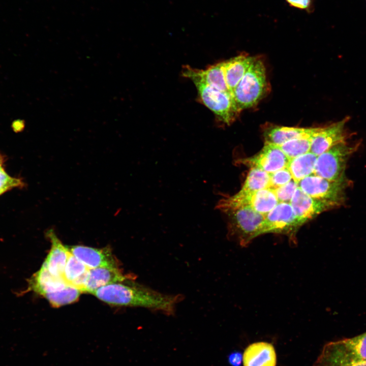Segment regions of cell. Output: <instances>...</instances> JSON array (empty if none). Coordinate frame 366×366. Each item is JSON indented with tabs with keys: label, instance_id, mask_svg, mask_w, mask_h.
<instances>
[{
	"label": "cell",
	"instance_id": "14",
	"mask_svg": "<svg viewBox=\"0 0 366 366\" xmlns=\"http://www.w3.org/2000/svg\"><path fill=\"white\" fill-rule=\"evenodd\" d=\"M182 74L184 77L199 79L220 90L231 94L226 81L224 61L210 65L204 69L186 66L183 67Z\"/></svg>",
	"mask_w": 366,
	"mask_h": 366
},
{
	"label": "cell",
	"instance_id": "13",
	"mask_svg": "<svg viewBox=\"0 0 366 366\" xmlns=\"http://www.w3.org/2000/svg\"><path fill=\"white\" fill-rule=\"evenodd\" d=\"M68 250L88 269L118 268L109 248L96 249L83 246H66Z\"/></svg>",
	"mask_w": 366,
	"mask_h": 366
},
{
	"label": "cell",
	"instance_id": "29",
	"mask_svg": "<svg viewBox=\"0 0 366 366\" xmlns=\"http://www.w3.org/2000/svg\"><path fill=\"white\" fill-rule=\"evenodd\" d=\"M292 176L287 167L270 173V188L276 189L288 183L292 179Z\"/></svg>",
	"mask_w": 366,
	"mask_h": 366
},
{
	"label": "cell",
	"instance_id": "24",
	"mask_svg": "<svg viewBox=\"0 0 366 366\" xmlns=\"http://www.w3.org/2000/svg\"><path fill=\"white\" fill-rule=\"evenodd\" d=\"M88 269L69 251L63 275V279L68 285L72 286L76 281L85 275Z\"/></svg>",
	"mask_w": 366,
	"mask_h": 366
},
{
	"label": "cell",
	"instance_id": "15",
	"mask_svg": "<svg viewBox=\"0 0 366 366\" xmlns=\"http://www.w3.org/2000/svg\"><path fill=\"white\" fill-rule=\"evenodd\" d=\"M47 236L51 242V248L43 264L51 275L63 279L69 251L67 247L62 244L52 229L47 232Z\"/></svg>",
	"mask_w": 366,
	"mask_h": 366
},
{
	"label": "cell",
	"instance_id": "22",
	"mask_svg": "<svg viewBox=\"0 0 366 366\" xmlns=\"http://www.w3.org/2000/svg\"><path fill=\"white\" fill-rule=\"evenodd\" d=\"M270 173L258 168H251L239 192L246 193L270 188Z\"/></svg>",
	"mask_w": 366,
	"mask_h": 366
},
{
	"label": "cell",
	"instance_id": "1",
	"mask_svg": "<svg viewBox=\"0 0 366 366\" xmlns=\"http://www.w3.org/2000/svg\"><path fill=\"white\" fill-rule=\"evenodd\" d=\"M100 300L109 304L142 307L172 315L182 296L159 292L147 287L121 283L110 284L91 293Z\"/></svg>",
	"mask_w": 366,
	"mask_h": 366
},
{
	"label": "cell",
	"instance_id": "27",
	"mask_svg": "<svg viewBox=\"0 0 366 366\" xmlns=\"http://www.w3.org/2000/svg\"><path fill=\"white\" fill-rule=\"evenodd\" d=\"M314 366H366V360L345 361L333 358L321 353Z\"/></svg>",
	"mask_w": 366,
	"mask_h": 366
},
{
	"label": "cell",
	"instance_id": "18",
	"mask_svg": "<svg viewBox=\"0 0 366 366\" xmlns=\"http://www.w3.org/2000/svg\"><path fill=\"white\" fill-rule=\"evenodd\" d=\"M128 277L124 275L118 268L97 267L89 269L82 292L91 293L103 286L126 281Z\"/></svg>",
	"mask_w": 366,
	"mask_h": 366
},
{
	"label": "cell",
	"instance_id": "7",
	"mask_svg": "<svg viewBox=\"0 0 366 366\" xmlns=\"http://www.w3.org/2000/svg\"><path fill=\"white\" fill-rule=\"evenodd\" d=\"M278 203L279 201L273 189L267 188L246 193L238 192L232 196H227L220 200L216 208L221 210L245 206L265 215Z\"/></svg>",
	"mask_w": 366,
	"mask_h": 366
},
{
	"label": "cell",
	"instance_id": "30",
	"mask_svg": "<svg viewBox=\"0 0 366 366\" xmlns=\"http://www.w3.org/2000/svg\"><path fill=\"white\" fill-rule=\"evenodd\" d=\"M291 6L311 13L314 9V0H286Z\"/></svg>",
	"mask_w": 366,
	"mask_h": 366
},
{
	"label": "cell",
	"instance_id": "11",
	"mask_svg": "<svg viewBox=\"0 0 366 366\" xmlns=\"http://www.w3.org/2000/svg\"><path fill=\"white\" fill-rule=\"evenodd\" d=\"M290 204L295 216L302 225L321 213L338 206L331 202L313 198L298 187Z\"/></svg>",
	"mask_w": 366,
	"mask_h": 366
},
{
	"label": "cell",
	"instance_id": "17",
	"mask_svg": "<svg viewBox=\"0 0 366 366\" xmlns=\"http://www.w3.org/2000/svg\"><path fill=\"white\" fill-rule=\"evenodd\" d=\"M317 128H298L268 125L263 129L265 142L281 145L297 138L313 136L320 129Z\"/></svg>",
	"mask_w": 366,
	"mask_h": 366
},
{
	"label": "cell",
	"instance_id": "26",
	"mask_svg": "<svg viewBox=\"0 0 366 366\" xmlns=\"http://www.w3.org/2000/svg\"><path fill=\"white\" fill-rule=\"evenodd\" d=\"M3 159L0 156V195L14 188L23 185L21 179L8 175L3 167Z\"/></svg>",
	"mask_w": 366,
	"mask_h": 366
},
{
	"label": "cell",
	"instance_id": "8",
	"mask_svg": "<svg viewBox=\"0 0 366 366\" xmlns=\"http://www.w3.org/2000/svg\"><path fill=\"white\" fill-rule=\"evenodd\" d=\"M301 225L290 203L279 202L265 215L262 233L285 234L293 243H296V234Z\"/></svg>",
	"mask_w": 366,
	"mask_h": 366
},
{
	"label": "cell",
	"instance_id": "20",
	"mask_svg": "<svg viewBox=\"0 0 366 366\" xmlns=\"http://www.w3.org/2000/svg\"><path fill=\"white\" fill-rule=\"evenodd\" d=\"M67 285L63 279L51 275L43 264L39 270L29 279L27 289L44 296L62 290Z\"/></svg>",
	"mask_w": 366,
	"mask_h": 366
},
{
	"label": "cell",
	"instance_id": "4",
	"mask_svg": "<svg viewBox=\"0 0 366 366\" xmlns=\"http://www.w3.org/2000/svg\"><path fill=\"white\" fill-rule=\"evenodd\" d=\"M190 80L197 88L199 101L214 113L219 121L230 125L238 114L232 95L199 79Z\"/></svg>",
	"mask_w": 366,
	"mask_h": 366
},
{
	"label": "cell",
	"instance_id": "21",
	"mask_svg": "<svg viewBox=\"0 0 366 366\" xmlns=\"http://www.w3.org/2000/svg\"><path fill=\"white\" fill-rule=\"evenodd\" d=\"M317 156L311 152L289 160L287 168L293 179L297 184L304 178L314 174Z\"/></svg>",
	"mask_w": 366,
	"mask_h": 366
},
{
	"label": "cell",
	"instance_id": "10",
	"mask_svg": "<svg viewBox=\"0 0 366 366\" xmlns=\"http://www.w3.org/2000/svg\"><path fill=\"white\" fill-rule=\"evenodd\" d=\"M289 159L279 145L265 142L261 150L256 155L239 160V163L261 169L269 173L287 167Z\"/></svg>",
	"mask_w": 366,
	"mask_h": 366
},
{
	"label": "cell",
	"instance_id": "9",
	"mask_svg": "<svg viewBox=\"0 0 366 366\" xmlns=\"http://www.w3.org/2000/svg\"><path fill=\"white\" fill-rule=\"evenodd\" d=\"M321 353L345 361L366 360V332L356 337L326 344Z\"/></svg>",
	"mask_w": 366,
	"mask_h": 366
},
{
	"label": "cell",
	"instance_id": "12",
	"mask_svg": "<svg viewBox=\"0 0 366 366\" xmlns=\"http://www.w3.org/2000/svg\"><path fill=\"white\" fill-rule=\"evenodd\" d=\"M349 118L346 117L328 126L320 127L312 138L310 152L318 156L332 146L346 141L345 125Z\"/></svg>",
	"mask_w": 366,
	"mask_h": 366
},
{
	"label": "cell",
	"instance_id": "6",
	"mask_svg": "<svg viewBox=\"0 0 366 366\" xmlns=\"http://www.w3.org/2000/svg\"><path fill=\"white\" fill-rule=\"evenodd\" d=\"M348 184L346 176L338 180L331 181L312 174L299 181L298 186L310 197L332 202L339 206L345 199Z\"/></svg>",
	"mask_w": 366,
	"mask_h": 366
},
{
	"label": "cell",
	"instance_id": "19",
	"mask_svg": "<svg viewBox=\"0 0 366 366\" xmlns=\"http://www.w3.org/2000/svg\"><path fill=\"white\" fill-rule=\"evenodd\" d=\"M256 57L241 54L224 60L226 83L232 96L233 92Z\"/></svg>",
	"mask_w": 366,
	"mask_h": 366
},
{
	"label": "cell",
	"instance_id": "5",
	"mask_svg": "<svg viewBox=\"0 0 366 366\" xmlns=\"http://www.w3.org/2000/svg\"><path fill=\"white\" fill-rule=\"evenodd\" d=\"M357 146L346 141L329 148L317 156L314 174L331 181L346 176L347 161Z\"/></svg>",
	"mask_w": 366,
	"mask_h": 366
},
{
	"label": "cell",
	"instance_id": "28",
	"mask_svg": "<svg viewBox=\"0 0 366 366\" xmlns=\"http://www.w3.org/2000/svg\"><path fill=\"white\" fill-rule=\"evenodd\" d=\"M298 187V184L292 179L285 185L274 189L273 190L279 202L290 203Z\"/></svg>",
	"mask_w": 366,
	"mask_h": 366
},
{
	"label": "cell",
	"instance_id": "16",
	"mask_svg": "<svg viewBox=\"0 0 366 366\" xmlns=\"http://www.w3.org/2000/svg\"><path fill=\"white\" fill-rule=\"evenodd\" d=\"M242 362L243 366H276L275 349L269 343H254L245 349Z\"/></svg>",
	"mask_w": 366,
	"mask_h": 366
},
{
	"label": "cell",
	"instance_id": "2",
	"mask_svg": "<svg viewBox=\"0 0 366 366\" xmlns=\"http://www.w3.org/2000/svg\"><path fill=\"white\" fill-rule=\"evenodd\" d=\"M221 211L226 217L228 237L240 246H248L253 239L262 234L265 215L245 206Z\"/></svg>",
	"mask_w": 366,
	"mask_h": 366
},
{
	"label": "cell",
	"instance_id": "25",
	"mask_svg": "<svg viewBox=\"0 0 366 366\" xmlns=\"http://www.w3.org/2000/svg\"><path fill=\"white\" fill-rule=\"evenodd\" d=\"M81 292L79 289L67 285L63 289L47 294L44 297L53 307H59L77 300Z\"/></svg>",
	"mask_w": 366,
	"mask_h": 366
},
{
	"label": "cell",
	"instance_id": "3",
	"mask_svg": "<svg viewBox=\"0 0 366 366\" xmlns=\"http://www.w3.org/2000/svg\"><path fill=\"white\" fill-rule=\"evenodd\" d=\"M267 86L264 65L256 57L233 92L237 112L256 105L264 97Z\"/></svg>",
	"mask_w": 366,
	"mask_h": 366
},
{
	"label": "cell",
	"instance_id": "31",
	"mask_svg": "<svg viewBox=\"0 0 366 366\" xmlns=\"http://www.w3.org/2000/svg\"><path fill=\"white\" fill-rule=\"evenodd\" d=\"M242 360V355L238 352L231 353L228 356V361L232 366H239Z\"/></svg>",
	"mask_w": 366,
	"mask_h": 366
},
{
	"label": "cell",
	"instance_id": "23",
	"mask_svg": "<svg viewBox=\"0 0 366 366\" xmlns=\"http://www.w3.org/2000/svg\"><path fill=\"white\" fill-rule=\"evenodd\" d=\"M314 135L288 140L280 147L290 160L310 152L312 140Z\"/></svg>",
	"mask_w": 366,
	"mask_h": 366
}]
</instances>
